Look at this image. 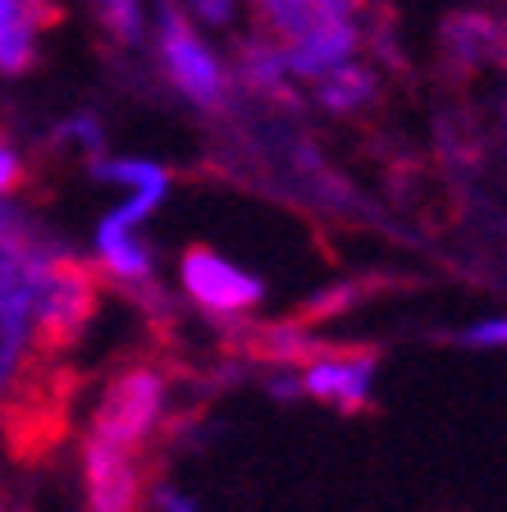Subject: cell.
<instances>
[{"label": "cell", "instance_id": "obj_2", "mask_svg": "<svg viewBox=\"0 0 507 512\" xmlns=\"http://www.w3.org/2000/svg\"><path fill=\"white\" fill-rule=\"evenodd\" d=\"M101 293H106V275L96 270V261H83L55 243L46 247L32 266L28 352L64 362L101 311Z\"/></svg>", "mask_w": 507, "mask_h": 512}, {"label": "cell", "instance_id": "obj_11", "mask_svg": "<svg viewBox=\"0 0 507 512\" xmlns=\"http://www.w3.org/2000/svg\"><path fill=\"white\" fill-rule=\"evenodd\" d=\"M32 170L23 165V156L5 142V133H0V197H14L19 188H28Z\"/></svg>", "mask_w": 507, "mask_h": 512}, {"label": "cell", "instance_id": "obj_7", "mask_svg": "<svg viewBox=\"0 0 507 512\" xmlns=\"http://www.w3.org/2000/svg\"><path fill=\"white\" fill-rule=\"evenodd\" d=\"M60 19V0H0V74H28L37 64V37L60 28Z\"/></svg>", "mask_w": 507, "mask_h": 512}, {"label": "cell", "instance_id": "obj_13", "mask_svg": "<svg viewBox=\"0 0 507 512\" xmlns=\"http://www.w3.org/2000/svg\"><path fill=\"white\" fill-rule=\"evenodd\" d=\"M352 5H357V10H361V5H366V0H352Z\"/></svg>", "mask_w": 507, "mask_h": 512}, {"label": "cell", "instance_id": "obj_5", "mask_svg": "<svg viewBox=\"0 0 507 512\" xmlns=\"http://www.w3.org/2000/svg\"><path fill=\"white\" fill-rule=\"evenodd\" d=\"M179 279H183V293L197 311L215 320H238L247 316L252 307H261V279H252L247 270H238L233 261H224L220 252L211 247H183L179 256Z\"/></svg>", "mask_w": 507, "mask_h": 512}, {"label": "cell", "instance_id": "obj_10", "mask_svg": "<svg viewBox=\"0 0 507 512\" xmlns=\"http://www.w3.org/2000/svg\"><path fill=\"white\" fill-rule=\"evenodd\" d=\"M96 19H101L110 42H119V46H138L142 37H147V10H142V0H96Z\"/></svg>", "mask_w": 507, "mask_h": 512}, {"label": "cell", "instance_id": "obj_3", "mask_svg": "<svg viewBox=\"0 0 507 512\" xmlns=\"http://www.w3.org/2000/svg\"><path fill=\"white\" fill-rule=\"evenodd\" d=\"M156 51L160 69L197 110L220 115L229 106V74L215 60V51L197 37V28L188 23L179 0H160L156 5Z\"/></svg>", "mask_w": 507, "mask_h": 512}, {"label": "cell", "instance_id": "obj_6", "mask_svg": "<svg viewBox=\"0 0 507 512\" xmlns=\"http://www.w3.org/2000/svg\"><path fill=\"white\" fill-rule=\"evenodd\" d=\"M439 46L453 74H476V69H503L507 55V19L485 10H457L439 28Z\"/></svg>", "mask_w": 507, "mask_h": 512}, {"label": "cell", "instance_id": "obj_14", "mask_svg": "<svg viewBox=\"0 0 507 512\" xmlns=\"http://www.w3.org/2000/svg\"><path fill=\"white\" fill-rule=\"evenodd\" d=\"M0 512H5V503H0Z\"/></svg>", "mask_w": 507, "mask_h": 512}, {"label": "cell", "instance_id": "obj_9", "mask_svg": "<svg viewBox=\"0 0 507 512\" xmlns=\"http://www.w3.org/2000/svg\"><path fill=\"white\" fill-rule=\"evenodd\" d=\"M380 96V74L370 64H343L334 74H325L316 83V101L329 110V115H361Z\"/></svg>", "mask_w": 507, "mask_h": 512}, {"label": "cell", "instance_id": "obj_1", "mask_svg": "<svg viewBox=\"0 0 507 512\" xmlns=\"http://www.w3.org/2000/svg\"><path fill=\"white\" fill-rule=\"evenodd\" d=\"M183 380H188V371L165 343L119 357V366L106 375L92 403L87 435L156 462L160 448L188 430V407H179Z\"/></svg>", "mask_w": 507, "mask_h": 512}, {"label": "cell", "instance_id": "obj_4", "mask_svg": "<svg viewBox=\"0 0 507 512\" xmlns=\"http://www.w3.org/2000/svg\"><path fill=\"white\" fill-rule=\"evenodd\" d=\"M380 352L366 343H325L311 339L302 357L293 362V389H302L316 403H329L338 412H361L370 403V380H375Z\"/></svg>", "mask_w": 507, "mask_h": 512}, {"label": "cell", "instance_id": "obj_8", "mask_svg": "<svg viewBox=\"0 0 507 512\" xmlns=\"http://www.w3.org/2000/svg\"><path fill=\"white\" fill-rule=\"evenodd\" d=\"M279 51H284V64L293 78L320 83L325 74H334V69L357 60L361 28H357V19H338V23H325V28L307 32V37H297V42L279 46Z\"/></svg>", "mask_w": 507, "mask_h": 512}, {"label": "cell", "instance_id": "obj_12", "mask_svg": "<svg viewBox=\"0 0 507 512\" xmlns=\"http://www.w3.org/2000/svg\"><path fill=\"white\" fill-rule=\"evenodd\" d=\"M466 343H476V348H507V316H489L480 320V325H471V330L462 334Z\"/></svg>", "mask_w": 507, "mask_h": 512}]
</instances>
